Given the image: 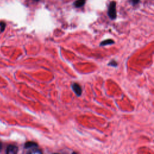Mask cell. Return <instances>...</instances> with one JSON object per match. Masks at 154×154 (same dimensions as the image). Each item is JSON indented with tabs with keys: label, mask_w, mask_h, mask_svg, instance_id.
Here are the masks:
<instances>
[{
	"label": "cell",
	"mask_w": 154,
	"mask_h": 154,
	"mask_svg": "<svg viewBox=\"0 0 154 154\" xmlns=\"http://www.w3.org/2000/svg\"><path fill=\"white\" fill-rule=\"evenodd\" d=\"M27 149H29V153H41L42 151L38 149V145L36 143L33 141L27 142L24 146Z\"/></svg>",
	"instance_id": "cell-1"
},
{
	"label": "cell",
	"mask_w": 154,
	"mask_h": 154,
	"mask_svg": "<svg viewBox=\"0 0 154 154\" xmlns=\"http://www.w3.org/2000/svg\"><path fill=\"white\" fill-rule=\"evenodd\" d=\"M116 3L115 1H112L109 5V7L108 10V15L110 18L111 19H115L116 18Z\"/></svg>",
	"instance_id": "cell-2"
},
{
	"label": "cell",
	"mask_w": 154,
	"mask_h": 154,
	"mask_svg": "<svg viewBox=\"0 0 154 154\" xmlns=\"http://www.w3.org/2000/svg\"><path fill=\"white\" fill-rule=\"evenodd\" d=\"M18 147L15 145H12L8 146V147H7L6 151H5L6 153L8 154H15L18 153Z\"/></svg>",
	"instance_id": "cell-3"
},
{
	"label": "cell",
	"mask_w": 154,
	"mask_h": 154,
	"mask_svg": "<svg viewBox=\"0 0 154 154\" xmlns=\"http://www.w3.org/2000/svg\"><path fill=\"white\" fill-rule=\"evenodd\" d=\"M72 88L73 90V92H75V93L79 96L81 95L82 93V89L80 87V85H79L77 83H73L72 85Z\"/></svg>",
	"instance_id": "cell-4"
},
{
	"label": "cell",
	"mask_w": 154,
	"mask_h": 154,
	"mask_svg": "<svg viewBox=\"0 0 154 154\" xmlns=\"http://www.w3.org/2000/svg\"><path fill=\"white\" fill-rule=\"evenodd\" d=\"M85 0H77V1L74 3V5L76 7H81L85 4Z\"/></svg>",
	"instance_id": "cell-5"
},
{
	"label": "cell",
	"mask_w": 154,
	"mask_h": 154,
	"mask_svg": "<svg viewBox=\"0 0 154 154\" xmlns=\"http://www.w3.org/2000/svg\"><path fill=\"white\" fill-rule=\"evenodd\" d=\"M113 43H114V41H113V40L108 39V40H106V41L102 42L101 43V46H105V45H111V44H113Z\"/></svg>",
	"instance_id": "cell-6"
},
{
	"label": "cell",
	"mask_w": 154,
	"mask_h": 154,
	"mask_svg": "<svg viewBox=\"0 0 154 154\" xmlns=\"http://www.w3.org/2000/svg\"><path fill=\"white\" fill-rule=\"evenodd\" d=\"M5 28V23H4V22H0V29H1V31H3Z\"/></svg>",
	"instance_id": "cell-7"
},
{
	"label": "cell",
	"mask_w": 154,
	"mask_h": 154,
	"mask_svg": "<svg viewBox=\"0 0 154 154\" xmlns=\"http://www.w3.org/2000/svg\"><path fill=\"white\" fill-rule=\"evenodd\" d=\"M131 4H133V5H135L137 4H138L140 1V0H130Z\"/></svg>",
	"instance_id": "cell-8"
},
{
	"label": "cell",
	"mask_w": 154,
	"mask_h": 154,
	"mask_svg": "<svg viewBox=\"0 0 154 154\" xmlns=\"http://www.w3.org/2000/svg\"><path fill=\"white\" fill-rule=\"evenodd\" d=\"M109 65H111V66H113L114 67H116L117 66V63H116V61H111L110 62V63H109Z\"/></svg>",
	"instance_id": "cell-9"
},
{
	"label": "cell",
	"mask_w": 154,
	"mask_h": 154,
	"mask_svg": "<svg viewBox=\"0 0 154 154\" xmlns=\"http://www.w3.org/2000/svg\"><path fill=\"white\" fill-rule=\"evenodd\" d=\"M2 148H3V145L1 142H0V152L2 150Z\"/></svg>",
	"instance_id": "cell-10"
},
{
	"label": "cell",
	"mask_w": 154,
	"mask_h": 154,
	"mask_svg": "<svg viewBox=\"0 0 154 154\" xmlns=\"http://www.w3.org/2000/svg\"><path fill=\"white\" fill-rule=\"evenodd\" d=\"M34 1H39V0H34Z\"/></svg>",
	"instance_id": "cell-11"
}]
</instances>
